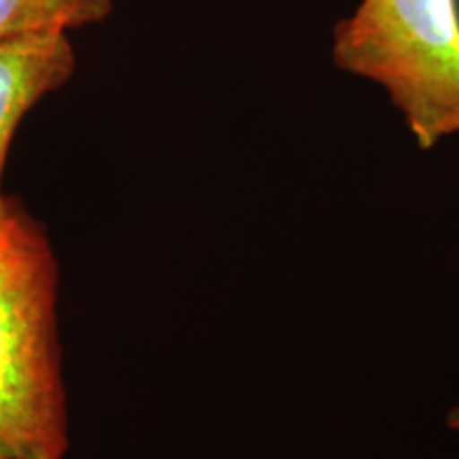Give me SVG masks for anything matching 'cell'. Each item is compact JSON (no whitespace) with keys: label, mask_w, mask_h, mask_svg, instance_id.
<instances>
[{"label":"cell","mask_w":459,"mask_h":459,"mask_svg":"<svg viewBox=\"0 0 459 459\" xmlns=\"http://www.w3.org/2000/svg\"><path fill=\"white\" fill-rule=\"evenodd\" d=\"M56 344L51 247L0 196V457L60 459L66 451Z\"/></svg>","instance_id":"1"},{"label":"cell","mask_w":459,"mask_h":459,"mask_svg":"<svg viewBox=\"0 0 459 459\" xmlns=\"http://www.w3.org/2000/svg\"><path fill=\"white\" fill-rule=\"evenodd\" d=\"M332 57L387 91L419 149L459 134V0H361Z\"/></svg>","instance_id":"2"},{"label":"cell","mask_w":459,"mask_h":459,"mask_svg":"<svg viewBox=\"0 0 459 459\" xmlns=\"http://www.w3.org/2000/svg\"><path fill=\"white\" fill-rule=\"evenodd\" d=\"M74 68L65 32L22 34L0 41V179L17 124L48 91L60 88Z\"/></svg>","instance_id":"3"},{"label":"cell","mask_w":459,"mask_h":459,"mask_svg":"<svg viewBox=\"0 0 459 459\" xmlns=\"http://www.w3.org/2000/svg\"><path fill=\"white\" fill-rule=\"evenodd\" d=\"M111 0H0V41L22 34L66 32L105 20Z\"/></svg>","instance_id":"4"},{"label":"cell","mask_w":459,"mask_h":459,"mask_svg":"<svg viewBox=\"0 0 459 459\" xmlns=\"http://www.w3.org/2000/svg\"><path fill=\"white\" fill-rule=\"evenodd\" d=\"M446 423H449L451 429L459 432V406H455V409L449 412V419H446Z\"/></svg>","instance_id":"5"},{"label":"cell","mask_w":459,"mask_h":459,"mask_svg":"<svg viewBox=\"0 0 459 459\" xmlns=\"http://www.w3.org/2000/svg\"><path fill=\"white\" fill-rule=\"evenodd\" d=\"M0 459H13V457H0Z\"/></svg>","instance_id":"6"}]
</instances>
